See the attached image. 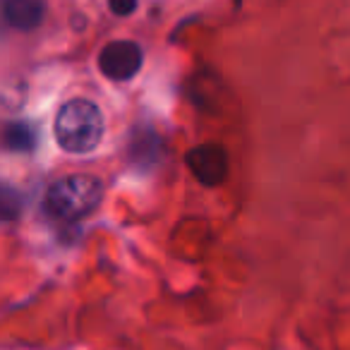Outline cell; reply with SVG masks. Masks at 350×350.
<instances>
[{
  "mask_svg": "<svg viewBox=\"0 0 350 350\" xmlns=\"http://www.w3.org/2000/svg\"><path fill=\"white\" fill-rule=\"evenodd\" d=\"M142 63H144V53H142L139 44L127 39L111 41L98 53V70L111 82H127V79H132L142 70Z\"/></svg>",
  "mask_w": 350,
  "mask_h": 350,
  "instance_id": "obj_3",
  "label": "cell"
},
{
  "mask_svg": "<svg viewBox=\"0 0 350 350\" xmlns=\"http://www.w3.org/2000/svg\"><path fill=\"white\" fill-rule=\"evenodd\" d=\"M187 168L206 187H216L228 178V154L219 144H200L187 151Z\"/></svg>",
  "mask_w": 350,
  "mask_h": 350,
  "instance_id": "obj_4",
  "label": "cell"
},
{
  "mask_svg": "<svg viewBox=\"0 0 350 350\" xmlns=\"http://www.w3.org/2000/svg\"><path fill=\"white\" fill-rule=\"evenodd\" d=\"M108 10L118 17H127L137 10V0H108Z\"/></svg>",
  "mask_w": 350,
  "mask_h": 350,
  "instance_id": "obj_7",
  "label": "cell"
},
{
  "mask_svg": "<svg viewBox=\"0 0 350 350\" xmlns=\"http://www.w3.org/2000/svg\"><path fill=\"white\" fill-rule=\"evenodd\" d=\"M46 3L44 0H5L3 17L12 29L31 31L44 22Z\"/></svg>",
  "mask_w": 350,
  "mask_h": 350,
  "instance_id": "obj_5",
  "label": "cell"
},
{
  "mask_svg": "<svg viewBox=\"0 0 350 350\" xmlns=\"http://www.w3.org/2000/svg\"><path fill=\"white\" fill-rule=\"evenodd\" d=\"M103 113L87 98H70L55 113V142L68 154H92L103 137Z\"/></svg>",
  "mask_w": 350,
  "mask_h": 350,
  "instance_id": "obj_1",
  "label": "cell"
},
{
  "mask_svg": "<svg viewBox=\"0 0 350 350\" xmlns=\"http://www.w3.org/2000/svg\"><path fill=\"white\" fill-rule=\"evenodd\" d=\"M5 144L15 151H29L34 146V132L25 122H12L5 130Z\"/></svg>",
  "mask_w": 350,
  "mask_h": 350,
  "instance_id": "obj_6",
  "label": "cell"
},
{
  "mask_svg": "<svg viewBox=\"0 0 350 350\" xmlns=\"http://www.w3.org/2000/svg\"><path fill=\"white\" fill-rule=\"evenodd\" d=\"M103 200V185L89 173L65 175L46 190L44 206L51 216L63 221H77L98 209Z\"/></svg>",
  "mask_w": 350,
  "mask_h": 350,
  "instance_id": "obj_2",
  "label": "cell"
}]
</instances>
